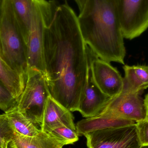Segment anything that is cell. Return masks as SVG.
Masks as SVG:
<instances>
[{"label":"cell","mask_w":148,"mask_h":148,"mask_svg":"<svg viewBox=\"0 0 148 148\" xmlns=\"http://www.w3.org/2000/svg\"><path fill=\"white\" fill-rule=\"evenodd\" d=\"M41 7L44 75L50 95L71 112L77 111L88 71L78 17L67 3L41 0Z\"/></svg>","instance_id":"cell-1"},{"label":"cell","mask_w":148,"mask_h":148,"mask_svg":"<svg viewBox=\"0 0 148 148\" xmlns=\"http://www.w3.org/2000/svg\"><path fill=\"white\" fill-rule=\"evenodd\" d=\"M77 17L92 51L101 60L124 65L126 49L115 0H86Z\"/></svg>","instance_id":"cell-2"},{"label":"cell","mask_w":148,"mask_h":148,"mask_svg":"<svg viewBox=\"0 0 148 148\" xmlns=\"http://www.w3.org/2000/svg\"><path fill=\"white\" fill-rule=\"evenodd\" d=\"M0 55L12 69L26 75V47L10 0H2L1 4Z\"/></svg>","instance_id":"cell-3"},{"label":"cell","mask_w":148,"mask_h":148,"mask_svg":"<svg viewBox=\"0 0 148 148\" xmlns=\"http://www.w3.org/2000/svg\"><path fill=\"white\" fill-rule=\"evenodd\" d=\"M49 95L44 74L38 69L28 67L24 89L16 101L19 110L34 123L40 126Z\"/></svg>","instance_id":"cell-4"},{"label":"cell","mask_w":148,"mask_h":148,"mask_svg":"<svg viewBox=\"0 0 148 148\" xmlns=\"http://www.w3.org/2000/svg\"><path fill=\"white\" fill-rule=\"evenodd\" d=\"M124 38L132 40L148 28V0H115Z\"/></svg>","instance_id":"cell-5"},{"label":"cell","mask_w":148,"mask_h":148,"mask_svg":"<svg viewBox=\"0 0 148 148\" xmlns=\"http://www.w3.org/2000/svg\"><path fill=\"white\" fill-rule=\"evenodd\" d=\"M87 148H140L135 125L97 130L84 136Z\"/></svg>","instance_id":"cell-6"},{"label":"cell","mask_w":148,"mask_h":148,"mask_svg":"<svg viewBox=\"0 0 148 148\" xmlns=\"http://www.w3.org/2000/svg\"><path fill=\"white\" fill-rule=\"evenodd\" d=\"M44 21L41 0H36L31 25L24 39L27 68L38 69L45 74L43 57Z\"/></svg>","instance_id":"cell-7"},{"label":"cell","mask_w":148,"mask_h":148,"mask_svg":"<svg viewBox=\"0 0 148 148\" xmlns=\"http://www.w3.org/2000/svg\"><path fill=\"white\" fill-rule=\"evenodd\" d=\"M141 93L122 91L111 98L99 114L133 121L137 123L146 120V111Z\"/></svg>","instance_id":"cell-8"},{"label":"cell","mask_w":148,"mask_h":148,"mask_svg":"<svg viewBox=\"0 0 148 148\" xmlns=\"http://www.w3.org/2000/svg\"><path fill=\"white\" fill-rule=\"evenodd\" d=\"M88 59L92 76L100 89L110 98L119 95L123 86V77L109 62L101 60L87 46Z\"/></svg>","instance_id":"cell-9"},{"label":"cell","mask_w":148,"mask_h":148,"mask_svg":"<svg viewBox=\"0 0 148 148\" xmlns=\"http://www.w3.org/2000/svg\"><path fill=\"white\" fill-rule=\"evenodd\" d=\"M110 98L104 94L96 84L92 76L88 60L87 83L80 100L77 111L85 118L96 116L101 113Z\"/></svg>","instance_id":"cell-10"},{"label":"cell","mask_w":148,"mask_h":148,"mask_svg":"<svg viewBox=\"0 0 148 148\" xmlns=\"http://www.w3.org/2000/svg\"><path fill=\"white\" fill-rule=\"evenodd\" d=\"M74 119L71 111L49 95L40 125L41 131L49 133L61 127H69L76 130Z\"/></svg>","instance_id":"cell-11"},{"label":"cell","mask_w":148,"mask_h":148,"mask_svg":"<svg viewBox=\"0 0 148 148\" xmlns=\"http://www.w3.org/2000/svg\"><path fill=\"white\" fill-rule=\"evenodd\" d=\"M136 123L133 121L98 114L79 121L76 125V129L78 136H84L88 133L97 130L127 127L135 125Z\"/></svg>","instance_id":"cell-12"},{"label":"cell","mask_w":148,"mask_h":148,"mask_svg":"<svg viewBox=\"0 0 148 148\" xmlns=\"http://www.w3.org/2000/svg\"><path fill=\"white\" fill-rule=\"evenodd\" d=\"M66 144L49 133L41 131L34 136L23 135L15 133L10 148H62Z\"/></svg>","instance_id":"cell-13"},{"label":"cell","mask_w":148,"mask_h":148,"mask_svg":"<svg viewBox=\"0 0 148 148\" xmlns=\"http://www.w3.org/2000/svg\"><path fill=\"white\" fill-rule=\"evenodd\" d=\"M123 69L125 76L122 91L142 93L148 88V66L124 65Z\"/></svg>","instance_id":"cell-14"},{"label":"cell","mask_w":148,"mask_h":148,"mask_svg":"<svg viewBox=\"0 0 148 148\" xmlns=\"http://www.w3.org/2000/svg\"><path fill=\"white\" fill-rule=\"evenodd\" d=\"M26 75L12 69L0 55V82L17 101L23 91Z\"/></svg>","instance_id":"cell-15"},{"label":"cell","mask_w":148,"mask_h":148,"mask_svg":"<svg viewBox=\"0 0 148 148\" xmlns=\"http://www.w3.org/2000/svg\"><path fill=\"white\" fill-rule=\"evenodd\" d=\"M4 114L10 127L15 133L23 135L34 136L41 131L36 124L19 110L16 105Z\"/></svg>","instance_id":"cell-16"},{"label":"cell","mask_w":148,"mask_h":148,"mask_svg":"<svg viewBox=\"0 0 148 148\" xmlns=\"http://www.w3.org/2000/svg\"><path fill=\"white\" fill-rule=\"evenodd\" d=\"M10 1L24 40L31 25L33 12L36 0Z\"/></svg>","instance_id":"cell-17"},{"label":"cell","mask_w":148,"mask_h":148,"mask_svg":"<svg viewBox=\"0 0 148 148\" xmlns=\"http://www.w3.org/2000/svg\"><path fill=\"white\" fill-rule=\"evenodd\" d=\"M15 132L9 123L5 114H0V147L8 148Z\"/></svg>","instance_id":"cell-18"},{"label":"cell","mask_w":148,"mask_h":148,"mask_svg":"<svg viewBox=\"0 0 148 148\" xmlns=\"http://www.w3.org/2000/svg\"><path fill=\"white\" fill-rule=\"evenodd\" d=\"M49 134L63 141L66 145L73 144L79 140V136L76 130L67 127H61L52 130Z\"/></svg>","instance_id":"cell-19"},{"label":"cell","mask_w":148,"mask_h":148,"mask_svg":"<svg viewBox=\"0 0 148 148\" xmlns=\"http://www.w3.org/2000/svg\"><path fill=\"white\" fill-rule=\"evenodd\" d=\"M16 105V100L0 82V110L5 113Z\"/></svg>","instance_id":"cell-20"},{"label":"cell","mask_w":148,"mask_h":148,"mask_svg":"<svg viewBox=\"0 0 148 148\" xmlns=\"http://www.w3.org/2000/svg\"><path fill=\"white\" fill-rule=\"evenodd\" d=\"M137 135L141 146L148 147V121L144 120L136 124Z\"/></svg>","instance_id":"cell-21"},{"label":"cell","mask_w":148,"mask_h":148,"mask_svg":"<svg viewBox=\"0 0 148 148\" xmlns=\"http://www.w3.org/2000/svg\"><path fill=\"white\" fill-rule=\"evenodd\" d=\"M144 101V105H145V109L146 111V120L148 121V93L145 96V99Z\"/></svg>","instance_id":"cell-22"},{"label":"cell","mask_w":148,"mask_h":148,"mask_svg":"<svg viewBox=\"0 0 148 148\" xmlns=\"http://www.w3.org/2000/svg\"><path fill=\"white\" fill-rule=\"evenodd\" d=\"M140 148H148V147H142Z\"/></svg>","instance_id":"cell-23"},{"label":"cell","mask_w":148,"mask_h":148,"mask_svg":"<svg viewBox=\"0 0 148 148\" xmlns=\"http://www.w3.org/2000/svg\"><path fill=\"white\" fill-rule=\"evenodd\" d=\"M84 1H85V2H86V0H84Z\"/></svg>","instance_id":"cell-24"},{"label":"cell","mask_w":148,"mask_h":148,"mask_svg":"<svg viewBox=\"0 0 148 148\" xmlns=\"http://www.w3.org/2000/svg\"><path fill=\"white\" fill-rule=\"evenodd\" d=\"M0 148H2L1 147H0Z\"/></svg>","instance_id":"cell-25"}]
</instances>
